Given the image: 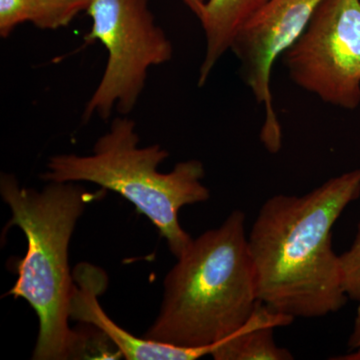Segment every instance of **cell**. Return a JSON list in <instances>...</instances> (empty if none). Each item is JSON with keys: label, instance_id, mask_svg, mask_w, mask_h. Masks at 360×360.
Returning a JSON list of instances; mask_svg holds the SVG:
<instances>
[{"label": "cell", "instance_id": "2", "mask_svg": "<svg viewBox=\"0 0 360 360\" xmlns=\"http://www.w3.org/2000/svg\"><path fill=\"white\" fill-rule=\"evenodd\" d=\"M105 189L85 191L75 182H49L42 191L20 186L13 174H1L0 194L11 208L6 229L25 233L27 251L16 265L18 281L7 295L23 298L39 319L34 360L85 357L89 338L68 326L73 279L68 264L70 239L85 208Z\"/></svg>", "mask_w": 360, "mask_h": 360}, {"label": "cell", "instance_id": "11", "mask_svg": "<svg viewBox=\"0 0 360 360\" xmlns=\"http://www.w3.org/2000/svg\"><path fill=\"white\" fill-rule=\"evenodd\" d=\"M39 16L37 27L54 30L70 25L71 21L86 11L91 0H39Z\"/></svg>", "mask_w": 360, "mask_h": 360}, {"label": "cell", "instance_id": "12", "mask_svg": "<svg viewBox=\"0 0 360 360\" xmlns=\"http://www.w3.org/2000/svg\"><path fill=\"white\" fill-rule=\"evenodd\" d=\"M39 16V0H0V37L6 39L22 23L37 25Z\"/></svg>", "mask_w": 360, "mask_h": 360}, {"label": "cell", "instance_id": "3", "mask_svg": "<svg viewBox=\"0 0 360 360\" xmlns=\"http://www.w3.org/2000/svg\"><path fill=\"white\" fill-rule=\"evenodd\" d=\"M246 214L233 210L194 239L163 281L160 314L146 340L174 347H212L236 335L257 311Z\"/></svg>", "mask_w": 360, "mask_h": 360}, {"label": "cell", "instance_id": "10", "mask_svg": "<svg viewBox=\"0 0 360 360\" xmlns=\"http://www.w3.org/2000/svg\"><path fill=\"white\" fill-rule=\"evenodd\" d=\"M292 317L276 314L259 302L257 311L245 328L229 340L222 341L212 359L215 360H292L290 350L278 347L274 329L288 326Z\"/></svg>", "mask_w": 360, "mask_h": 360}, {"label": "cell", "instance_id": "6", "mask_svg": "<svg viewBox=\"0 0 360 360\" xmlns=\"http://www.w3.org/2000/svg\"><path fill=\"white\" fill-rule=\"evenodd\" d=\"M293 84L323 103L360 105V0H323L283 54Z\"/></svg>", "mask_w": 360, "mask_h": 360}, {"label": "cell", "instance_id": "4", "mask_svg": "<svg viewBox=\"0 0 360 360\" xmlns=\"http://www.w3.org/2000/svg\"><path fill=\"white\" fill-rule=\"evenodd\" d=\"M139 143L134 120L120 116L97 139L91 155L51 156L40 177L47 182H91L120 194L155 224L172 255L179 257L193 240L179 224V210L210 198L202 184L205 165L196 160L181 161L163 174L158 167L169 153L158 144Z\"/></svg>", "mask_w": 360, "mask_h": 360}, {"label": "cell", "instance_id": "9", "mask_svg": "<svg viewBox=\"0 0 360 360\" xmlns=\"http://www.w3.org/2000/svg\"><path fill=\"white\" fill-rule=\"evenodd\" d=\"M269 0H207L200 20L205 37V52L198 85L203 86L215 65L227 51L239 30Z\"/></svg>", "mask_w": 360, "mask_h": 360}, {"label": "cell", "instance_id": "7", "mask_svg": "<svg viewBox=\"0 0 360 360\" xmlns=\"http://www.w3.org/2000/svg\"><path fill=\"white\" fill-rule=\"evenodd\" d=\"M323 0H269L232 42L241 77L255 101L264 106L260 141L276 155L283 146V129L274 108L271 75L274 63L302 37Z\"/></svg>", "mask_w": 360, "mask_h": 360}, {"label": "cell", "instance_id": "1", "mask_svg": "<svg viewBox=\"0 0 360 360\" xmlns=\"http://www.w3.org/2000/svg\"><path fill=\"white\" fill-rule=\"evenodd\" d=\"M360 198V168L333 177L303 195L276 194L248 234L257 296L292 319H317L349 300L333 246V226Z\"/></svg>", "mask_w": 360, "mask_h": 360}, {"label": "cell", "instance_id": "8", "mask_svg": "<svg viewBox=\"0 0 360 360\" xmlns=\"http://www.w3.org/2000/svg\"><path fill=\"white\" fill-rule=\"evenodd\" d=\"M70 304V319L91 324L115 345L127 360H194L212 355L219 345L186 348L139 338L111 321L103 311L98 296L108 286L103 269L82 264L75 269Z\"/></svg>", "mask_w": 360, "mask_h": 360}, {"label": "cell", "instance_id": "5", "mask_svg": "<svg viewBox=\"0 0 360 360\" xmlns=\"http://www.w3.org/2000/svg\"><path fill=\"white\" fill-rule=\"evenodd\" d=\"M86 13L92 25L85 41L103 44L108 61L84 120H108L115 110L127 116L141 98L149 70L172 60L174 46L148 0H91Z\"/></svg>", "mask_w": 360, "mask_h": 360}, {"label": "cell", "instance_id": "14", "mask_svg": "<svg viewBox=\"0 0 360 360\" xmlns=\"http://www.w3.org/2000/svg\"><path fill=\"white\" fill-rule=\"evenodd\" d=\"M352 352L340 357H333V359L340 360H360V304L357 307L356 315H355L354 328L352 335L348 340Z\"/></svg>", "mask_w": 360, "mask_h": 360}, {"label": "cell", "instance_id": "15", "mask_svg": "<svg viewBox=\"0 0 360 360\" xmlns=\"http://www.w3.org/2000/svg\"><path fill=\"white\" fill-rule=\"evenodd\" d=\"M181 1L200 20V16L202 15L203 9H205V0H181Z\"/></svg>", "mask_w": 360, "mask_h": 360}, {"label": "cell", "instance_id": "13", "mask_svg": "<svg viewBox=\"0 0 360 360\" xmlns=\"http://www.w3.org/2000/svg\"><path fill=\"white\" fill-rule=\"evenodd\" d=\"M340 258L345 292L348 298L360 304V221L352 245Z\"/></svg>", "mask_w": 360, "mask_h": 360}]
</instances>
